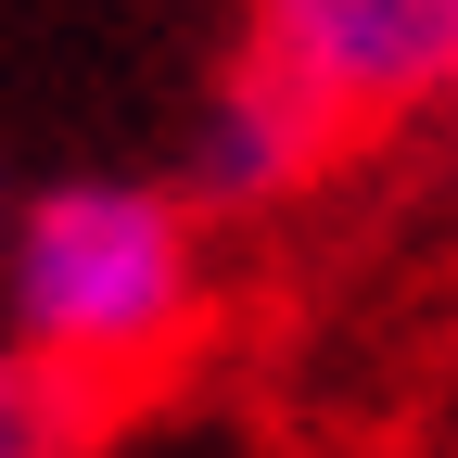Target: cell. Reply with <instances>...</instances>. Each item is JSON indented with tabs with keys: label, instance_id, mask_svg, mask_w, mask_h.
<instances>
[{
	"label": "cell",
	"instance_id": "obj_3",
	"mask_svg": "<svg viewBox=\"0 0 458 458\" xmlns=\"http://www.w3.org/2000/svg\"><path fill=\"white\" fill-rule=\"evenodd\" d=\"M331 128L280 89V77H255L242 51H229V77L204 89V114H191V153H179V191L204 204V216H267V204H293V191H318L331 179Z\"/></svg>",
	"mask_w": 458,
	"mask_h": 458
},
{
	"label": "cell",
	"instance_id": "obj_6",
	"mask_svg": "<svg viewBox=\"0 0 458 458\" xmlns=\"http://www.w3.org/2000/svg\"><path fill=\"white\" fill-rule=\"evenodd\" d=\"M445 114H458V102H445Z\"/></svg>",
	"mask_w": 458,
	"mask_h": 458
},
{
	"label": "cell",
	"instance_id": "obj_1",
	"mask_svg": "<svg viewBox=\"0 0 458 458\" xmlns=\"http://www.w3.org/2000/svg\"><path fill=\"white\" fill-rule=\"evenodd\" d=\"M0 331L77 394L128 408L204 344V204L179 179H38L0 229Z\"/></svg>",
	"mask_w": 458,
	"mask_h": 458
},
{
	"label": "cell",
	"instance_id": "obj_2",
	"mask_svg": "<svg viewBox=\"0 0 458 458\" xmlns=\"http://www.w3.org/2000/svg\"><path fill=\"white\" fill-rule=\"evenodd\" d=\"M242 64L357 153L458 102V0H242Z\"/></svg>",
	"mask_w": 458,
	"mask_h": 458
},
{
	"label": "cell",
	"instance_id": "obj_5",
	"mask_svg": "<svg viewBox=\"0 0 458 458\" xmlns=\"http://www.w3.org/2000/svg\"><path fill=\"white\" fill-rule=\"evenodd\" d=\"M0 229H13V179H0Z\"/></svg>",
	"mask_w": 458,
	"mask_h": 458
},
{
	"label": "cell",
	"instance_id": "obj_4",
	"mask_svg": "<svg viewBox=\"0 0 458 458\" xmlns=\"http://www.w3.org/2000/svg\"><path fill=\"white\" fill-rule=\"evenodd\" d=\"M102 394H77L64 369H38L13 331H0V458H89L102 445Z\"/></svg>",
	"mask_w": 458,
	"mask_h": 458
}]
</instances>
